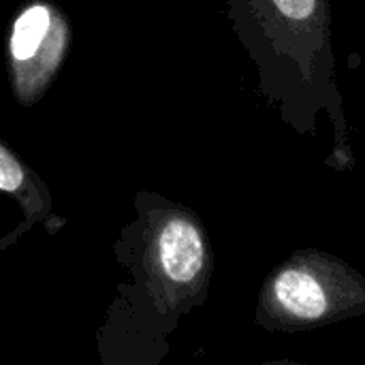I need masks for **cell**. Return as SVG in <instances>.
<instances>
[{
	"label": "cell",
	"instance_id": "cell-1",
	"mask_svg": "<svg viewBox=\"0 0 365 365\" xmlns=\"http://www.w3.org/2000/svg\"><path fill=\"white\" fill-rule=\"evenodd\" d=\"M137 216L115 242L128 280L118 284L107 321L98 329V353L107 365H145L165 353L173 308L205 265L199 227L158 195L135 197Z\"/></svg>",
	"mask_w": 365,
	"mask_h": 365
},
{
	"label": "cell",
	"instance_id": "cell-2",
	"mask_svg": "<svg viewBox=\"0 0 365 365\" xmlns=\"http://www.w3.org/2000/svg\"><path fill=\"white\" fill-rule=\"evenodd\" d=\"M71 51V21L49 0H30L9 34V79L13 96L32 107L56 81Z\"/></svg>",
	"mask_w": 365,
	"mask_h": 365
},
{
	"label": "cell",
	"instance_id": "cell-3",
	"mask_svg": "<svg viewBox=\"0 0 365 365\" xmlns=\"http://www.w3.org/2000/svg\"><path fill=\"white\" fill-rule=\"evenodd\" d=\"M64 225L41 175L0 139V252L38 227L49 235Z\"/></svg>",
	"mask_w": 365,
	"mask_h": 365
},
{
	"label": "cell",
	"instance_id": "cell-4",
	"mask_svg": "<svg viewBox=\"0 0 365 365\" xmlns=\"http://www.w3.org/2000/svg\"><path fill=\"white\" fill-rule=\"evenodd\" d=\"M276 297L291 314L302 319H317L327 310L323 287L310 274L297 269L280 274L276 280Z\"/></svg>",
	"mask_w": 365,
	"mask_h": 365
},
{
	"label": "cell",
	"instance_id": "cell-5",
	"mask_svg": "<svg viewBox=\"0 0 365 365\" xmlns=\"http://www.w3.org/2000/svg\"><path fill=\"white\" fill-rule=\"evenodd\" d=\"M274 4L289 19H308L317 9V0H274Z\"/></svg>",
	"mask_w": 365,
	"mask_h": 365
}]
</instances>
